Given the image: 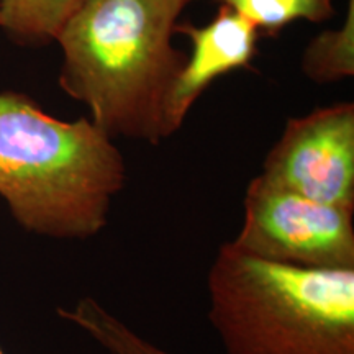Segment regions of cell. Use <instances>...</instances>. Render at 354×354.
<instances>
[{
	"instance_id": "obj_1",
	"label": "cell",
	"mask_w": 354,
	"mask_h": 354,
	"mask_svg": "<svg viewBox=\"0 0 354 354\" xmlns=\"http://www.w3.org/2000/svg\"><path fill=\"white\" fill-rule=\"evenodd\" d=\"M187 0H84L56 41L59 86L86 104L109 136L159 145L166 107L187 55L172 35Z\"/></svg>"
},
{
	"instance_id": "obj_2",
	"label": "cell",
	"mask_w": 354,
	"mask_h": 354,
	"mask_svg": "<svg viewBox=\"0 0 354 354\" xmlns=\"http://www.w3.org/2000/svg\"><path fill=\"white\" fill-rule=\"evenodd\" d=\"M125 184V158L91 118L59 120L28 95L0 92V197L21 228L91 240Z\"/></svg>"
},
{
	"instance_id": "obj_3",
	"label": "cell",
	"mask_w": 354,
	"mask_h": 354,
	"mask_svg": "<svg viewBox=\"0 0 354 354\" xmlns=\"http://www.w3.org/2000/svg\"><path fill=\"white\" fill-rule=\"evenodd\" d=\"M209 320L227 354H354V269H305L232 243L207 276Z\"/></svg>"
},
{
	"instance_id": "obj_4",
	"label": "cell",
	"mask_w": 354,
	"mask_h": 354,
	"mask_svg": "<svg viewBox=\"0 0 354 354\" xmlns=\"http://www.w3.org/2000/svg\"><path fill=\"white\" fill-rule=\"evenodd\" d=\"M232 246L253 258L305 269H354V210L274 187L259 176L243 198Z\"/></svg>"
},
{
	"instance_id": "obj_5",
	"label": "cell",
	"mask_w": 354,
	"mask_h": 354,
	"mask_svg": "<svg viewBox=\"0 0 354 354\" xmlns=\"http://www.w3.org/2000/svg\"><path fill=\"white\" fill-rule=\"evenodd\" d=\"M259 177L310 201L354 210V105L343 102L290 118Z\"/></svg>"
},
{
	"instance_id": "obj_6",
	"label": "cell",
	"mask_w": 354,
	"mask_h": 354,
	"mask_svg": "<svg viewBox=\"0 0 354 354\" xmlns=\"http://www.w3.org/2000/svg\"><path fill=\"white\" fill-rule=\"evenodd\" d=\"M174 33L185 35L192 51L177 74L167 100L166 125L171 136L179 131L189 110L215 79L250 66L258 55L259 39L253 25L223 6L207 25L177 24Z\"/></svg>"
},
{
	"instance_id": "obj_7",
	"label": "cell",
	"mask_w": 354,
	"mask_h": 354,
	"mask_svg": "<svg viewBox=\"0 0 354 354\" xmlns=\"http://www.w3.org/2000/svg\"><path fill=\"white\" fill-rule=\"evenodd\" d=\"M57 315L77 326L107 354H176L141 336L94 297L79 299L71 308H57Z\"/></svg>"
},
{
	"instance_id": "obj_8",
	"label": "cell",
	"mask_w": 354,
	"mask_h": 354,
	"mask_svg": "<svg viewBox=\"0 0 354 354\" xmlns=\"http://www.w3.org/2000/svg\"><path fill=\"white\" fill-rule=\"evenodd\" d=\"M84 0H0V28L21 46L56 41L69 17Z\"/></svg>"
},
{
	"instance_id": "obj_9",
	"label": "cell",
	"mask_w": 354,
	"mask_h": 354,
	"mask_svg": "<svg viewBox=\"0 0 354 354\" xmlns=\"http://www.w3.org/2000/svg\"><path fill=\"white\" fill-rule=\"evenodd\" d=\"M253 25L258 33L277 35L297 20L320 24L333 17V0H215Z\"/></svg>"
},
{
	"instance_id": "obj_10",
	"label": "cell",
	"mask_w": 354,
	"mask_h": 354,
	"mask_svg": "<svg viewBox=\"0 0 354 354\" xmlns=\"http://www.w3.org/2000/svg\"><path fill=\"white\" fill-rule=\"evenodd\" d=\"M0 354H6V353H3V351H2V349H0Z\"/></svg>"
},
{
	"instance_id": "obj_11",
	"label": "cell",
	"mask_w": 354,
	"mask_h": 354,
	"mask_svg": "<svg viewBox=\"0 0 354 354\" xmlns=\"http://www.w3.org/2000/svg\"><path fill=\"white\" fill-rule=\"evenodd\" d=\"M187 2H194V0H187Z\"/></svg>"
}]
</instances>
